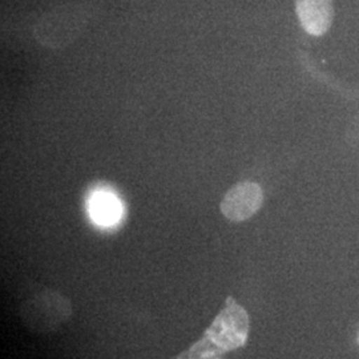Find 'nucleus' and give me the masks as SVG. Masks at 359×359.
Here are the masks:
<instances>
[{
	"label": "nucleus",
	"mask_w": 359,
	"mask_h": 359,
	"mask_svg": "<svg viewBox=\"0 0 359 359\" xmlns=\"http://www.w3.org/2000/svg\"><path fill=\"white\" fill-rule=\"evenodd\" d=\"M219 353L222 351H219L217 347L204 337L189 351H185L179 355V359H221L218 358Z\"/></svg>",
	"instance_id": "6"
},
{
	"label": "nucleus",
	"mask_w": 359,
	"mask_h": 359,
	"mask_svg": "<svg viewBox=\"0 0 359 359\" xmlns=\"http://www.w3.org/2000/svg\"><path fill=\"white\" fill-rule=\"evenodd\" d=\"M88 19V11L81 6L57 7L39 20L35 38L46 47L63 48L79 38Z\"/></svg>",
	"instance_id": "1"
},
{
	"label": "nucleus",
	"mask_w": 359,
	"mask_h": 359,
	"mask_svg": "<svg viewBox=\"0 0 359 359\" xmlns=\"http://www.w3.org/2000/svg\"><path fill=\"white\" fill-rule=\"evenodd\" d=\"M264 204V191L259 184L243 181L225 193L219 209L231 222H243L253 217Z\"/></svg>",
	"instance_id": "3"
},
{
	"label": "nucleus",
	"mask_w": 359,
	"mask_h": 359,
	"mask_svg": "<svg viewBox=\"0 0 359 359\" xmlns=\"http://www.w3.org/2000/svg\"><path fill=\"white\" fill-rule=\"evenodd\" d=\"M347 140L351 147L359 148V114L354 117V120L350 124V128L347 130Z\"/></svg>",
	"instance_id": "7"
},
{
	"label": "nucleus",
	"mask_w": 359,
	"mask_h": 359,
	"mask_svg": "<svg viewBox=\"0 0 359 359\" xmlns=\"http://www.w3.org/2000/svg\"><path fill=\"white\" fill-rule=\"evenodd\" d=\"M249 316L234 298H226V306L206 330L205 337L219 351H231L244 346L249 335Z\"/></svg>",
	"instance_id": "2"
},
{
	"label": "nucleus",
	"mask_w": 359,
	"mask_h": 359,
	"mask_svg": "<svg viewBox=\"0 0 359 359\" xmlns=\"http://www.w3.org/2000/svg\"><path fill=\"white\" fill-rule=\"evenodd\" d=\"M295 13L308 34L322 36L333 25V0H295Z\"/></svg>",
	"instance_id": "4"
},
{
	"label": "nucleus",
	"mask_w": 359,
	"mask_h": 359,
	"mask_svg": "<svg viewBox=\"0 0 359 359\" xmlns=\"http://www.w3.org/2000/svg\"><path fill=\"white\" fill-rule=\"evenodd\" d=\"M90 216L100 225H112L121 216V205L109 193H96L90 204Z\"/></svg>",
	"instance_id": "5"
}]
</instances>
